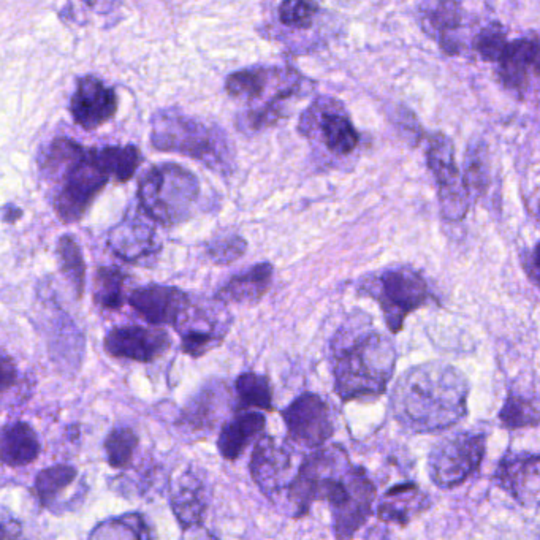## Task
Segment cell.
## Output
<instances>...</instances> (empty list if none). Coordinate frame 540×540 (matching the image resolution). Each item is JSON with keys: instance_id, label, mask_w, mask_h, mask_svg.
<instances>
[{"instance_id": "cell-9", "label": "cell", "mask_w": 540, "mask_h": 540, "mask_svg": "<svg viewBox=\"0 0 540 540\" xmlns=\"http://www.w3.org/2000/svg\"><path fill=\"white\" fill-rule=\"evenodd\" d=\"M487 449L480 433H457L434 445L428 458L431 480L439 488L452 490L479 469Z\"/></svg>"}, {"instance_id": "cell-11", "label": "cell", "mask_w": 540, "mask_h": 540, "mask_svg": "<svg viewBox=\"0 0 540 540\" xmlns=\"http://www.w3.org/2000/svg\"><path fill=\"white\" fill-rule=\"evenodd\" d=\"M298 129L303 137L319 141L335 156L354 153L360 143V135L341 103L327 97L312 103L301 116Z\"/></svg>"}, {"instance_id": "cell-28", "label": "cell", "mask_w": 540, "mask_h": 540, "mask_svg": "<svg viewBox=\"0 0 540 540\" xmlns=\"http://www.w3.org/2000/svg\"><path fill=\"white\" fill-rule=\"evenodd\" d=\"M225 398H227L225 390L217 387L205 388L187 404L181 423L197 431L213 428L224 412Z\"/></svg>"}, {"instance_id": "cell-39", "label": "cell", "mask_w": 540, "mask_h": 540, "mask_svg": "<svg viewBox=\"0 0 540 540\" xmlns=\"http://www.w3.org/2000/svg\"><path fill=\"white\" fill-rule=\"evenodd\" d=\"M319 13L316 0H282L279 21L293 29H309Z\"/></svg>"}, {"instance_id": "cell-7", "label": "cell", "mask_w": 540, "mask_h": 540, "mask_svg": "<svg viewBox=\"0 0 540 540\" xmlns=\"http://www.w3.org/2000/svg\"><path fill=\"white\" fill-rule=\"evenodd\" d=\"M360 292L379 303L385 324L392 333H400L406 317L422 308L430 298L422 274L407 267L388 268L369 276L362 282Z\"/></svg>"}, {"instance_id": "cell-22", "label": "cell", "mask_w": 540, "mask_h": 540, "mask_svg": "<svg viewBox=\"0 0 540 540\" xmlns=\"http://www.w3.org/2000/svg\"><path fill=\"white\" fill-rule=\"evenodd\" d=\"M422 21L423 31L438 40L447 56L460 54L461 45L455 39V32L463 26V7L458 0H436L433 4H426Z\"/></svg>"}, {"instance_id": "cell-4", "label": "cell", "mask_w": 540, "mask_h": 540, "mask_svg": "<svg viewBox=\"0 0 540 540\" xmlns=\"http://www.w3.org/2000/svg\"><path fill=\"white\" fill-rule=\"evenodd\" d=\"M151 145L202 162L221 175L235 168V146L221 126L184 115L178 108L157 111L151 119Z\"/></svg>"}, {"instance_id": "cell-26", "label": "cell", "mask_w": 540, "mask_h": 540, "mask_svg": "<svg viewBox=\"0 0 540 540\" xmlns=\"http://www.w3.org/2000/svg\"><path fill=\"white\" fill-rule=\"evenodd\" d=\"M2 463L10 468H21L34 463L42 452L39 436L31 425L24 422L10 423L2 430L0 439Z\"/></svg>"}, {"instance_id": "cell-30", "label": "cell", "mask_w": 540, "mask_h": 540, "mask_svg": "<svg viewBox=\"0 0 540 540\" xmlns=\"http://www.w3.org/2000/svg\"><path fill=\"white\" fill-rule=\"evenodd\" d=\"M103 167L116 183H127L134 178L141 164L140 149L134 145L105 146L99 149Z\"/></svg>"}, {"instance_id": "cell-20", "label": "cell", "mask_w": 540, "mask_h": 540, "mask_svg": "<svg viewBox=\"0 0 540 540\" xmlns=\"http://www.w3.org/2000/svg\"><path fill=\"white\" fill-rule=\"evenodd\" d=\"M374 499H376L374 483L366 476L365 469L355 468L352 495L346 504L331 512L336 537L349 539L354 536L373 512Z\"/></svg>"}, {"instance_id": "cell-21", "label": "cell", "mask_w": 540, "mask_h": 540, "mask_svg": "<svg viewBox=\"0 0 540 540\" xmlns=\"http://www.w3.org/2000/svg\"><path fill=\"white\" fill-rule=\"evenodd\" d=\"M172 509L184 531L203 525L208 509V491L202 477L189 471L181 474L172 493Z\"/></svg>"}, {"instance_id": "cell-5", "label": "cell", "mask_w": 540, "mask_h": 540, "mask_svg": "<svg viewBox=\"0 0 540 540\" xmlns=\"http://www.w3.org/2000/svg\"><path fill=\"white\" fill-rule=\"evenodd\" d=\"M300 75L295 70L279 67H254L235 72L225 81V89L233 99L254 103L267 99L260 108L249 110L244 116V126L252 132L276 126L286 118L282 105L301 89Z\"/></svg>"}, {"instance_id": "cell-38", "label": "cell", "mask_w": 540, "mask_h": 540, "mask_svg": "<svg viewBox=\"0 0 540 540\" xmlns=\"http://www.w3.org/2000/svg\"><path fill=\"white\" fill-rule=\"evenodd\" d=\"M248 251V243L238 233L227 232L214 236L206 246L208 257L217 265H229L241 259Z\"/></svg>"}, {"instance_id": "cell-25", "label": "cell", "mask_w": 540, "mask_h": 540, "mask_svg": "<svg viewBox=\"0 0 540 540\" xmlns=\"http://www.w3.org/2000/svg\"><path fill=\"white\" fill-rule=\"evenodd\" d=\"M265 426L267 417L260 412H243L225 423L217 439V449L222 458L227 461L238 460L251 442L263 433Z\"/></svg>"}, {"instance_id": "cell-8", "label": "cell", "mask_w": 540, "mask_h": 540, "mask_svg": "<svg viewBox=\"0 0 540 540\" xmlns=\"http://www.w3.org/2000/svg\"><path fill=\"white\" fill-rule=\"evenodd\" d=\"M352 466L346 450L339 445L320 447L303 460L297 476L289 483L293 517H305L316 501L327 499L330 485L341 472Z\"/></svg>"}, {"instance_id": "cell-33", "label": "cell", "mask_w": 540, "mask_h": 540, "mask_svg": "<svg viewBox=\"0 0 540 540\" xmlns=\"http://www.w3.org/2000/svg\"><path fill=\"white\" fill-rule=\"evenodd\" d=\"M77 476V468L69 464H58L40 471L35 477L34 488L42 506L51 507L62 491L67 490L77 480Z\"/></svg>"}, {"instance_id": "cell-37", "label": "cell", "mask_w": 540, "mask_h": 540, "mask_svg": "<svg viewBox=\"0 0 540 540\" xmlns=\"http://www.w3.org/2000/svg\"><path fill=\"white\" fill-rule=\"evenodd\" d=\"M506 29L501 23H490L483 27L474 40V48L483 62L498 64L501 61L502 54L506 53L507 46Z\"/></svg>"}, {"instance_id": "cell-29", "label": "cell", "mask_w": 540, "mask_h": 540, "mask_svg": "<svg viewBox=\"0 0 540 540\" xmlns=\"http://www.w3.org/2000/svg\"><path fill=\"white\" fill-rule=\"evenodd\" d=\"M126 274L118 267L97 268L92 282V297L96 305L108 311H118L124 305Z\"/></svg>"}, {"instance_id": "cell-13", "label": "cell", "mask_w": 540, "mask_h": 540, "mask_svg": "<svg viewBox=\"0 0 540 540\" xmlns=\"http://www.w3.org/2000/svg\"><path fill=\"white\" fill-rule=\"evenodd\" d=\"M172 346V338L162 327L113 328L108 331L103 347L110 357L124 358L138 363H153Z\"/></svg>"}, {"instance_id": "cell-45", "label": "cell", "mask_w": 540, "mask_h": 540, "mask_svg": "<svg viewBox=\"0 0 540 540\" xmlns=\"http://www.w3.org/2000/svg\"><path fill=\"white\" fill-rule=\"evenodd\" d=\"M84 4L89 5L92 8H99L105 4V0H83Z\"/></svg>"}, {"instance_id": "cell-24", "label": "cell", "mask_w": 540, "mask_h": 540, "mask_svg": "<svg viewBox=\"0 0 540 540\" xmlns=\"http://www.w3.org/2000/svg\"><path fill=\"white\" fill-rule=\"evenodd\" d=\"M273 274L274 267L270 262L259 263L243 273L236 274L216 293L217 301L236 305H255L270 290Z\"/></svg>"}, {"instance_id": "cell-14", "label": "cell", "mask_w": 540, "mask_h": 540, "mask_svg": "<svg viewBox=\"0 0 540 540\" xmlns=\"http://www.w3.org/2000/svg\"><path fill=\"white\" fill-rule=\"evenodd\" d=\"M495 480L501 490L525 509L540 507V455L536 453H507L499 461Z\"/></svg>"}, {"instance_id": "cell-27", "label": "cell", "mask_w": 540, "mask_h": 540, "mask_svg": "<svg viewBox=\"0 0 540 540\" xmlns=\"http://www.w3.org/2000/svg\"><path fill=\"white\" fill-rule=\"evenodd\" d=\"M181 335V349L192 358H200L224 341L225 331H217L214 322L202 314L192 316L191 309L176 325Z\"/></svg>"}, {"instance_id": "cell-23", "label": "cell", "mask_w": 540, "mask_h": 540, "mask_svg": "<svg viewBox=\"0 0 540 540\" xmlns=\"http://www.w3.org/2000/svg\"><path fill=\"white\" fill-rule=\"evenodd\" d=\"M428 507L430 498L415 483H400L382 496L377 506V517L384 523L407 526Z\"/></svg>"}, {"instance_id": "cell-1", "label": "cell", "mask_w": 540, "mask_h": 540, "mask_svg": "<svg viewBox=\"0 0 540 540\" xmlns=\"http://www.w3.org/2000/svg\"><path fill=\"white\" fill-rule=\"evenodd\" d=\"M468 398L469 382L460 369L422 363L407 369L393 387V417L411 433H436L466 417Z\"/></svg>"}, {"instance_id": "cell-6", "label": "cell", "mask_w": 540, "mask_h": 540, "mask_svg": "<svg viewBox=\"0 0 540 540\" xmlns=\"http://www.w3.org/2000/svg\"><path fill=\"white\" fill-rule=\"evenodd\" d=\"M198 197L200 181L197 176L178 164L156 165L143 176L138 186L141 210L164 227L186 222Z\"/></svg>"}, {"instance_id": "cell-35", "label": "cell", "mask_w": 540, "mask_h": 540, "mask_svg": "<svg viewBox=\"0 0 540 540\" xmlns=\"http://www.w3.org/2000/svg\"><path fill=\"white\" fill-rule=\"evenodd\" d=\"M499 422L509 430L531 428L539 425L540 409L536 401L529 400L528 396L510 392L506 403L499 411Z\"/></svg>"}, {"instance_id": "cell-18", "label": "cell", "mask_w": 540, "mask_h": 540, "mask_svg": "<svg viewBox=\"0 0 540 540\" xmlns=\"http://www.w3.org/2000/svg\"><path fill=\"white\" fill-rule=\"evenodd\" d=\"M153 219L141 216H126L108 232L107 243L119 259L129 263L153 257L157 251L156 229Z\"/></svg>"}, {"instance_id": "cell-16", "label": "cell", "mask_w": 540, "mask_h": 540, "mask_svg": "<svg viewBox=\"0 0 540 540\" xmlns=\"http://www.w3.org/2000/svg\"><path fill=\"white\" fill-rule=\"evenodd\" d=\"M70 111L78 126L96 130L116 115L118 96L115 89L107 88L99 78L83 77L73 92Z\"/></svg>"}, {"instance_id": "cell-40", "label": "cell", "mask_w": 540, "mask_h": 540, "mask_svg": "<svg viewBox=\"0 0 540 540\" xmlns=\"http://www.w3.org/2000/svg\"><path fill=\"white\" fill-rule=\"evenodd\" d=\"M464 183L468 186L469 192L472 197L483 194V191L487 189L488 173L485 168V162H483L482 154L479 151L469 153L468 167L463 175Z\"/></svg>"}, {"instance_id": "cell-17", "label": "cell", "mask_w": 540, "mask_h": 540, "mask_svg": "<svg viewBox=\"0 0 540 540\" xmlns=\"http://www.w3.org/2000/svg\"><path fill=\"white\" fill-rule=\"evenodd\" d=\"M498 75L504 88L525 92L531 78H540V34L509 43L498 62Z\"/></svg>"}, {"instance_id": "cell-43", "label": "cell", "mask_w": 540, "mask_h": 540, "mask_svg": "<svg viewBox=\"0 0 540 540\" xmlns=\"http://www.w3.org/2000/svg\"><path fill=\"white\" fill-rule=\"evenodd\" d=\"M528 270L531 276H533L534 281H536L537 286L540 287V243L534 249L533 259H531V263L528 265Z\"/></svg>"}, {"instance_id": "cell-36", "label": "cell", "mask_w": 540, "mask_h": 540, "mask_svg": "<svg viewBox=\"0 0 540 540\" xmlns=\"http://www.w3.org/2000/svg\"><path fill=\"white\" fill-rule=\"evenodd\" d=\"M140 439L132 428H115L105 439V452L111 468L124 469L134 460Z\"/></svg>"}, {"instance_id": "cell-42", "label": "cell", "mask_w": 540, "mask_h": 540, "mask_svg": "<svg viewBox=\"0 0 540 540\" xmlns=\"http://www.w3.org/2000/svg\"><path fill=\"white\" fill-rule=\"evenodd\" d=\"M8 518L4 515V521H2V539H16L21 536V525L16 520H12V523H8Z\"/></svg>"}, {"instance_id": "cell-3", "label": "cell", "mask_w": 540, "mask_h": 540, "mask_svg": "<svg viewBox=\"0 0 540 540\" xmlns=\"http://www.w3.org/2000/svg\"><path fill=\"white\" fill-rule=\"evenodd\" d=\"M40 172L59 184L53 208L59 221L75 224L110 181L99 149L86 148L70 138H56L40 154Z\"/></svg>"}, {"instance_id": "cell-44", "label": "cell", "mask_w": 540, "mask_h": 540, "mask_svg": "<svg viewBox=\"0 0 540 540\" xmlns=\"http://www.w3.org/2000/svg\"><path fill=\"white\" fill-rule=\"evenodd\" d=\"M21 217H23V210H20L18 206H15V205L5 206V210H4L5 222H8V224H13V222L20 221Z\"/></svg>"}, {"instance_id": "cell-10", "label": "cell", "mask_w": 540, "mask_h": 540, "mask_svg": "<svg viewBox=\"0 0 540 540\" xmlns=\"http://www.w3.org/2000/svg\"><path fill=\"white\" fill-rule=\"evenodd\" d=\"M426 162L438 183L442 216L449 221H461L468 213L472 195L458 168L452 140L439 132L431 135Z\"/></svg>"}, {"instance_id": "cell-2", "label": "cell", "mask_w": 540, "mask_h": 540, "mask_svg": "<svg viewBox=\"0 0 540 540\" xmlns=\"http://www.w3.org/2000/svg\"><path fill=\"white\" fill-rule=\"evenodd\" d=\"M333 355L335 392L346 403L384 395L398 358L392 339L363 324L339 331Z\"/></svg>"}, {"instance_id": "cell-41", "label": "cell", "mask_w": 540, "mask_h": 540, "mask_svg": "<svg viewBox=\"0 0 540 540\" xmlns=\"http://www.w3.org/2000/svg\"><path fill=\"white\" fill-rule=\"evenodd\" d=\"M18 381L15 362L7 354L2 355V392L7 393Z\"/></svg>"}, {"instance_id": "cell-19", "label": "cell", "mask_w": 540, "mask_h": 540, "mask_svg": "<svg viewBox=\"0 0 540 540\" xmlns=\"http://www.w3.org/2000/svg\"><path fill=\"white\" fill-rule=\"evenodd\" d=\"M292 469V457L284 447L276 444L270 436H262L254 447L251 458V474L255 485L263 495L273 498L286 485V477Z\"/></svg>"}, {"instance_id": "cell-31", "label": "cell", "mask_w": 540, "mask_h": 540, "mask_svg": "<svg viewBox=\"0 0 540 540\" xmlns=\"http://www.w3.org/2000/svg\"><path fill=\"white\" fill-rule=\"evenodd\" d=\"M59 267L65 279L72 284L78 298L83 297L86 287V262L80 244L72 235H62L58 241Z\"/></svg>"}, {"instance_id": "cell-12", "label": "cell", "mask_w": 540, "mask_h": 540, "mask_svg": "<svg viewBox=\"0 0 540 540\" xmlns=\"http://www.w3.org/2000/svg\"><path fill=\"white\" fill-rule=\"evenodd\" d=\"M281 414L289 438L308 449L324 447L335 434L330 406L316 393H303Z\"/></svg>"}, {"instance_id": "cell-34", "label": "cell", "mask_w": 540, "mask_h": 540, "mask_svg": "<svg viewBox=\"0 0 540 540\" xmlns=\"http://www.w3.org/2000/svg\"><path fill=\"white\" fill-rule=\"evenodd\" d=\"M91 539H151L153 531L141 514H127L103 521L91 534Z\"/></svg>"}, {"instance_id": "cell-15", "label": "cell", "mask_w": 540, "mask_h": 540, "mask_svg": "<svg viewBox=\"0 0 540 540\" xmlns=\"http://www.w3.org/2000/svg\"><path fill=\"white\" fill-rule=\"evenodd\" d=\"M127 301L141 319L156 327H176L191 309V298L186 292L178 287L160 284H149L134 290Z\"/></svg>"}, {"instance_id": "cell-32", "label": "cell", "mask_w": 540, "mask_h": 540, "mask_svg": "<svg viewBox=\"0 0 540 540\" xmlns=\"http://www.w3.org/2000/svg\"><path fill=\"white\" fill-rule=\"evenodd\" d=\"M236 395L241 407H255L260 411L273 412V388L267 376L257 373L241 374L235 382Z\"/></svg>"}]
</instances>
